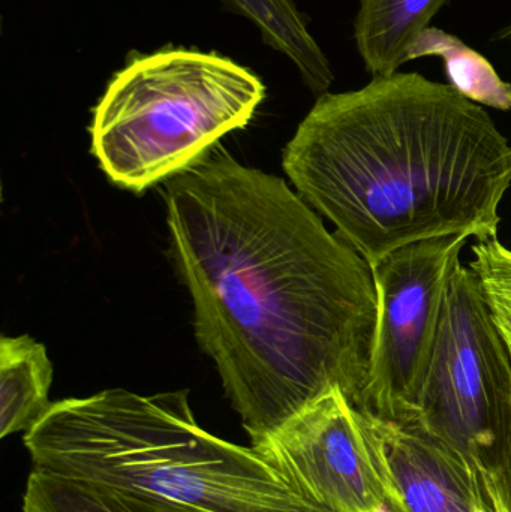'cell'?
<instances>
[{
	"label": "cell",
	"instance_id": "obj_1",
	"mask_svg": "<svg viewBox=\"0 0 511 512\" xmlns=\"http://www.w3.org/2000/svg\"><path fill=\"white\" fill-rule=\"evenodd\" d=\"M195 336L252 444L333 388L365 406L371 267L281 177L209 153L165 186Z\"/></svg>",
	"mask_w": 511,
	"mask_h": 512
},
{
	"label": "cell",
	"instance_id": "obj_2",
	"mask_svg": "<svg viewBox=\"0 0 511 512\" xmlns=\"http://www.w3.org/2000/svg\"><path fill=\"white\" fill-rule=\"evenodd\" d=\"M282 167L371 265L437 237L498 239L511 146L485 108L452 84L396 72L318 96Z\"/></svg>",
	"mask_w": 511,
	"mask_h": 512
},
{
	"label": "cell",
	"instance_id": "obj_3",
	"mask_svg": "<svg viewBox=\"0 0 511 512\" xmlns=\"http://www.w3.org/2000/svg\"><path fill=\"white\" fill-rule=\"evenodd\" d=\"M32 469L204 512H332L255 447L204 430L189 391L110 388L51 403L23 436Z\"/></svg>",
	"mask_w": 511,
	"mask_h": 512
},
{
	"label": "cell",
	"instance_id": "obj_4",
	"mask_svg": "<svg viewBox=\"0 0 511 512\" xmlns=\"http://www.w3.org/2000/svg\"><path fill=\"white\" fill-rule=\"evenodd\" d=\"M264 96L257 75L219 54L167 47L134 56L93 110V156L114 185L140 194L245 128Z\"/></svg>",
	"mask_w": 511,
	"mask_h": 512
},
{
	"label": "cell",
	"instance_id": "obj_5",
	"mask_svg": "<svg viewBox=\"0 0 511 512\" xmlns=\"http://www.w3.org/2000/svg\"><path fill=\"white\" fill-rule=\"evenodd\" d=\"M511 420V357L479 276L462 262L450 277L434 354L413 424L491 466Z\"/></svg>",
	"mask_w": 511,
	"mask_h": 512
},
{
	"label": "cell",
	"instance_id": "obj_6",
	"mask_svg": "<svg viewBox=\"0 0 511 512\" xmlns=\"http://www.w3.org/2000/svg\"><path fill=\"white\" fill-rule=\"evenodd\" d=\"M467 240H423L369 265L377 292V325L362 411L399 424L416 421L450 277Z\"/></svg>",
	"mask_w": 511,
	"mask_h": 512
},
{
	"label": "cell",
	"instance_id": "obj_7",
	"mask_svg": "<svg viewBox=\"0 0 511 512\" xmlns=\"http://www.w3.org/2000/svg\"><path fill=\"white\" fill-rule=\"evenodd\" d=\"M252 447L329 511L392 512L362 411L339 388L309 403Z\"/></svg>",
	"mask_w": 511,
	"mask_h": 512
},
{
	"label": "cell",
	"instance_id": "obj_8",
	"mask_svg": "<svg viewBox=\"0 0 511 512\" xmlns=\"http://www.w3.org/2000/svg\"><path fill=\"white\" fill-rule=\"evenodd\" d=\"M362 421L392 512L494 511L482 471L461 451L416 424L366 411Z\"/></svg>",
	"mask_w": 511,
	"mask_h": 512
},
{
	"label": "cell",
	"instance_id": "obj_9",
	"mask_svg": "<svg viewBox=\"0 0 511 512\" xmlns=\"http://www.w3.org/2000/svg\"><path fill=\"white\" fill-rule=\"evenodd\" d=\"M450 0H362L354 24L357 50L372 77H390Z\"/></svg>",
	"mask_w": 511,
	"mask_h": 512
},
{
	"label": "cell",
	"instance_id": "obj_10",
	"mask_svg": "<svg viewBox=\"0 0 511 512\" xmlns=\"http://www.w3.org/2000/svg\"><path fill=\"white\" fill-rule=\"evenodd\" d=\"M53 366L47 349L29 336L0 340V438L27 433L50 409Z\"/></svg>",
	"mask_w": 511,
	"mask_h": 512
},
{
	"label": "cell",
	"instance_id": "obj_11",
	"mask_svg": "<svg viewBox=\"0 0 511 512\" xmlns=\"http://www.w3.org/2000/svg\"><path fill=\"white\" fill-rule=\"evenodd\" d=\"M234 14L248 18L263 41L291 60L303 83L321 96L333 83V71L324 51L306 26L293 0H222Z\"/></svg>",
	"mask_w": 511,
	"mask_h": 512
},
{
	"label": "cell",
	"instance_id": "obj_12",
	"mask_svg": "<svg viewBox=\"0 0 511 512\" xmlns=\"http://www.w3.org/2000/svg\"><path fill=\"white\" fill-rule=\"evenodd\" d=\"M23 512H204L125 492L90 481L72 480L32 469L23 495Z\"/></svg>",
	"mask_w": 511,
	"mask_h": 512
},
{
	"label": "cell",
	"instance_id": "obj_13",
	"mask_svg": "<svg viewBox=\"0 0 511 512\" xmlns=\"http://www.w3.org/2000/svg\"><path fill=\"white\" fill-rule=\"evenodd\" d=\"M438 56L450 84L470 101L501 111L511 110V84L506 83L486 57L437 27H428L411 48L408 59Z\"/></svg>",
	"mask_w": 511,
	"mask_h": 512
},
{
	"label": "cell",
	"instance_id": "obj_14",
	"mask_svg": "<svg viewBox=\"0 0 511 512\" xmlns=\"http://www.w3.org/2000/svg\"><path fill=\"white\" fill-rule=\"evenodd\" d=\"M473 254L470 267L479 276L492 318L511 357V251L494 239L477 243Z\"/></svg>",
	"mask_w": 511,
	"mask_h": 512
},
{
	"label": "cell",
	"instance_id": "obj_15",
	"mask_svg": "<svg viewBox=\"0 0 511 512\" xmlns=\"http://www.w3.org/2000/svg\"><path fill=\"white\" fill-rule=\"evenodd\" d=\"M511 512V420L495 451L491 466L482 472Z\"/></svg>",
	"mask_w": 511,
	"mask_h": 512
},
{
	"label": "cell",
	"instance_id": "obj_16",
	"mask_svg": "<svg viewBox=\"0 0 511 512\" xmlns=\"http://www.w3.org/2000/svg\"><path fill=\"white\" fill-rule=\"evenodd\" d=\"M483 481H485L486 492H488L489 499H491L492 508H494V512H510L509 508L504 505V502L501 501L500 495H498L497 490L494 489L491 483L483 477Z\"/></svg>",
	"mask_w": 511,
	"mask_h": 512
},
{
	"label": "cell",
	"instance_id": "obj_17",
	"mask_svg": "<svg viewBox=\"0 0 511 512\" xmlns=\"http://www.w3.org/2000/svg\"><path fill=\"white\" fill-rule=\"evenodd\" d=\"M509 33H511V27H510Z\"/></svg>",
	"mask_w": 511,
	"mask_h": 512
},
{
	"label": "cell",
	"instance_id": "obj_18",
	"mask_svg": "<svg viewBox=\"0 0 511 512\" xmlns=\"http://www.w3.org/2000/svg\"><path fill=\"white\" fill-rule=\"evenodd\" d=\"M491 512H494V511H491Z\"/></svg>",
	"mask_w": 511,
	"mask_h": 512
},
{
	"label": "cell",
	"instance_id": "obj_19",
	"mask_svg": "<svg viewBox=\"0 0 511 512\" xmlns=\"http://www.w3.org/2000/svg\"><path fill=\"white\" fill-rule=\"evenodd\" d=\"M510 36H511V33H510Z\"/></svg>",
	"mask_w": 511,
	"mask_h": 512
}]
</instances>
